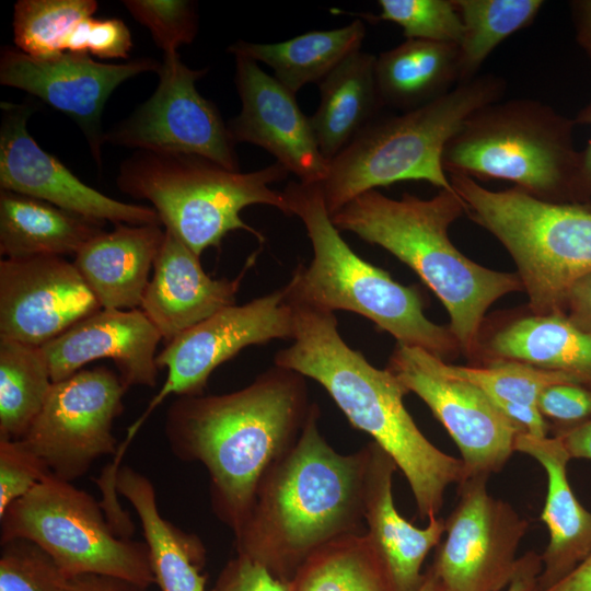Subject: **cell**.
<instances>
[{
  "instance_id": "obj_1",
  "label": "cell",
  "mask_w": 591,
  "mask_h": 591,
  "mask_svg": "<svg viewBox=\"0 0 591 591\" xmlns=\"http://www.w3.org/2000/svg\"><path fill=\"white\" fill-rule=\"evenodd\" d=\"M306 399L303 375L275 364L236 392L179 396L170 406L171 450L206 466L215 510L235 534L263 478L302 430L311 408Z\"/></svg>"
},
{
  "instance_id": "obj_2",
  "label": "cell",
  "mask_w": 591,
  "mask_h": 591,
  "mask_svg": "<svg viewBox=\"0 0 591 591\" xmlns=\"http://www.w3.org/2000/svg\"><path fill=\"white\" fill-rule=\"evenodd\" d=\"M289 300L293 343L275 355V364L320 383L349 422L370 434L402 471L419 517H438L448 487L465 478L462 460L424 436L403 403L405 387L345 343L334 312Z\"/></svg>"
},
{
  "instance_id": "obj_3",
  "label": "cell",
  "mask_w": 591,
  "mask_h": 591,
  "mask_svg": "<svg viewBox=\"0 0 591 591\" xmlns=\"http://www.w3.org/2000/svg\"><path fill=\"white\" fill-rule=\"evenodd\" d=\"M311 406L299 438L263 478L236 535L244 555L287 582L316 549L354 533L363 515L367 449L335 452Z\"/></svg>"
},
{
  "instance_id": "obj_4",
  "label": "cell",
  "mask_w": 591,
  "mask_h": 591,
  "mask_svg": "<svg viewBox=\"0 0 591 591\" xmlns=\"http://www.w3.org/2000/svg\"><path fill=\"white\" fill-rule=\"evenodd\" d=\"M465 213L454 189L429 199L405 193L401 199L368 190L331 216L338 230L379 245L409 266L447 309L459 346H475L487 309L521 290L518 275L480 266L463 255L449 237L450 225Z\"/></svg>"
},
{
  "instance_id": "obj_5",
  "label": "cell",
  "mask_w": 591,
  "mask_h": 591,
  "mask_svg": "<svg viewBox=\"0 0 591 591\" xmlns=\"http://www.w3.org/2000/svg\"><path fill=\"white\" fill-rule=\"evenodd\" d=\"M283 194L313 250L310 265L297 266L285 285L290 299L331 312L360 314L398 345L421 348L441 359L454 351L459 344L450 328L426 317L417 288L394 281L349 247L332 222L320 184L290 182Z\"/></svg>"
},
{
  "instance_id": "obj_6",
  "label": "cell",
  "mask_w": 591,
  "mask_h": 591,
  "mask_svg": "<svg viewBox=\"0 0 591 591\" xmlns=\"http://www.w3.org/2000/svg\"><path fill=\"white\" fill-rule=\"evenodd\" d=\"M576 123L534 99L497 101L471 114L447 143V174L513 183L552 202L590 204L580 176Z\"/></svg>"
},
{
  "instance_id": "obj_7",
  "label": "cell",
  "mask_w": 591,
  "mask_h": 591,
  "mask_svg": "<svg viewBox=\"0 0 591 591\" xmlns=\"http://www.w3.org/2000/svg\"><path fill=\"white\" fill-rule=\"evenodd\" d=\"M506 89L502 77L484 73L421 107L371 121L328 162L320 185L329 216L357 196L396 182L453 189L442 165L447 143L471 114L502 100Z\"/></svg>"
},
{
  "instance_id": "obj_8",
  "label": "cell",
  "mask_w": 591,
  "mask_h": 591,
  "mask_svg": "<svg viewBox=\"0 0 591 591\" xmlns=\"http://www.w3.org/2000/svg\"><path fill=\"white\" fill-rule=\"evenodd\" d=\"M287 176L278 162L243 173L198 155L136 150L120 164L116 184L124 194L148 200L162 225L200 256L208 247L219 248L222 239L237 229L264 241L240 216L251 205L271 206L291 216L283 192L271 188Z\"/></svg>"
},
{
  "instance_id": "obj_9",
  "label": "cell",
  "mask_w": 591,
  "mask_h": 591,
  "mask_svg": "<svg viewBox=\"0 0 591 591\" xmlns=\"http://www.w3.org/2000/svg\"><path fill=\"white\" fill-rule=\"evenodd\" d=\"M465 213L512 256L535 315L565 314L569 290L591 273V202H552L517 187L490 190L449 174Z\"/></svg>"
},
{
  "instance_id": "obj_10",
  "label": "cell",
  "mask_w": 591,
  "mask_h": 591,
  "mask_svg": "<svg viewBox=\"0 0 591 591\" xmlns=\"http://www.w3.org/2000/svg\"><path fill=\"white\" fill-rule=\"evenodd\" d=\"M103 510L86 491L51 475L0 515L1 542H34L67 578L93 573L144 589L155 584L146 542L120 536Z\"/></svg>"
},
{
  "instance_id": "obj_11",
  "label": "cell",
  "mask_w": 591,
  "mask_h": 591,
  "mask_svg": "<svg viewBox=\"0 0 591 591\" xmlns=\"http://www.w3.org/2000/svg\"><path fill=\"white\" fill-rule=\"evenodd\" d=\"M293 309L286 287L242 305L225 306L189 328L157 356L166 368L165 382L130 425L114 460L120 462L129 443L152 412L170 395H201L212 371L251 345L293 339Z\"/></svg>"
},
{
  "instance_id": "obj_12",
  "label": "cell",
  "mask_w": 591,
  "mask_h": 591,
  "mask_svg": "<svg viewBox=\"0 0 591 591\" xmlns=\"http://www.w3.org/2000/svg\"><path fill=\"white\" fill-rule=\"evenodd\" d=\"M128 386L106 367L80 370L53 383L45 404L20 441L49 468L72 483L99 457L115 455L113 422Z\"/></svg>"
},
{
  "instance_id": "obj_13",
  "label": "cell",
  "mask_w": 591,
  "mask_h": 591,
  "mask_svg": "<svg viewBox=\"0 0 591 591\" xmlns=\"http://www.w3.org/2000/svg\"><path fill=\"white\" fill-rule=\"evenodd\" d=\"M207 69L187 67L177 53L164 55L152 95L104 134V142L136 150L198 155L231 171L239 160L228 124L195 82Z\"/></svg>"
},
{
  "instance_id": "obj_14",
  "label": "cell",
  "mask_w": 591,
  "mask_h": 591,
  "mask_svg": "<svg viewBox=\"0 0 591 591\" xmlns=\"http://www.w3.org/2000/svg\"><path fill=\"white\" fill-rule=\"evenodd\" d=\"M488 476L465 477L430 568L447 591H501L517 566L529 522L487 491Z\"/></svg>"
},
{
  "instance_id": "obj_15",
  "label": "cell",
  "mask_w": 591,
  "mask_h": 591,
  "mask_svg": "<svg viewBox=\"0 0 591 591\" xmlns=\"http://www.w3.org/2000/svg\"><path fill=\"white\" fill-rule=\"evenodd\" d=\"M437 356L398 345L390 370L408 392L419 396L443 425L460 450L465 477L500 472L524 432L506 417L478 386L445 374Z\"/></svg>"
},
{
  "instance_id": "obj_16",
  "label": "cell",
  "mask_w": 591,
  "mask_h": 591,
  "mask_svg": "<svg viewBox=\"0 0 591 591\" xmlns=\"http://www.w3.org/2000/svg\"><path fill=\"white\" fill-rule=\"evenodd\" d=\"M160 63L139 58L124 63H103L89 54L61 53L49 57L30 56L15 46L0 55V83L25 91L66 114L82 130L95 163L102 166V113L113 91Z\"/></svg>"
},
{
  "instance_id": "obj_17",
  "label": "cell",
  "mask_w": 591,
  "mask_h": 591,
  "mask_svg": "<svg viewBox=\"0 0 591 591\" xmlns=\"http://www.w3.org/2000/svg\"><path fill=\"white\" fill-rule=\"evenodd\" d=\"M1 109V189L42 199L70 212L115 225H162L153 207L123 202L102 194L44 151L26 127L35 109L32 104L2 102Z\"/></svg>"
},
{
  "instance_id": "obj_18",
  "label": "cell",
  "mask_w": 591,
  "mask_h": 591,
  "mask_svg": "<svg viewBox=\"0 0 591 591\" xmlns=\"http://www.w3.org/2000/svg\"><path fill=\"white\" fill-rule=\"evenodd\" d=\"M100 310L73 262L63 256L0 262V336L42 347Z\"/></svg>"
},
{
  "instance_id": "obj_19",
  "label": "cell",
  "mask_w": 591,
  "mask_h": 591,
  "mask_svg": "<svg viewBox=\"0 0 591 591\" xmlns=\"http://www.w3.org/2000/svg\"><path fill=\"white\" fill-rule=\"evenodd\" d=\"M235 85L241 112L228 123L236 143L248 142L274 155L299 182L321 184L328 161L321 154L310 117L300 109L296 94L253 59L235 56Z\"/></svg>"
},
{
  "instance_id": "obj_20",
  "label": "cell",
  "mask_w": 591,
  "mask_h": 591,
  "mask_svg": "<svg viewBox=\"0 0 591 591\" xmlns=\"http://www.w3.org/2000/svg\"><path fill=\"white\" fill-rule=\"evenodd\" d=\"M158 328L139 309H102L42 346L54 383L82 370L86 363L108 358L130 387L157 384Z\"/></svg>"
},
{
  "instance_id": "obj_21",
  "label": "cell",
  "mask_w": 591,
  "mask_h": 591,
  "mask_svg": "<svg viewBox=\"0 0 591 591\" xmlns=\"http://www.w3.org/2000/svg\"><path fill=\"white\" fill-rule=\"evenodd\" d=\"M164 229V240L140 310L167 345L219 310L235 304L236 293L255 254L235 278L215 279L205 273L199 256L174 232Z\"/></svg>"
},
{
  "instance_id": "obj_22",
  "label": "cell",
  "mask_w": 591,
  "mask_h": 591,
  "mask_svg": "<svg viewBox=\"0 0 591 591\" xmlns=\"http://www.w3.org/2000/svg\"><path fill=\"white\" fill-rule=\"evenodd\" d=\"M363 515L368 535L384 563L396 591H418L428 553L444 534L445 523L439 517L417 528L403 518L394 505L393 474L395 462L375 443L367 448Z\"/></svg>"
},
{
  "instance_id": "obj_23",
  "label": "cell",
  "mask_w": 591,
  "mask_h": 591,
  "mask_svg": "<svg viewBox=\"0 0 591 591\" xmlns=\"http://www.w3.org/2000/svg\"><path fill=\"white\" fill-rule=\"evenodd\" d=\"M513 449L538 462L547 477L541 520L549 540L541 554L538 577V589L544 591L567 577L591 553V512L572 490L567 472L571 459L558 437L520 432Z\"/></svg>"
},
{
  "instance_id": "obj_24",
  "label": "cell",
  "mask_w": 591,
  "mask_h": 591,
  "mask_svg": "<svg viewBox=\"0 0 591 591\" xmlns=\"http://www.w3.org/2000/svg\"><path fill=\"white\" fill-rule=\"evenodd\" d=\"M164 234L161 225L120 223L93 237L74 255V266L102 309L141 305Z\"/></svg>"
},
{
  "instance_id": "obj_25",
  "label": "cell",
  "mask_w": 591,
  "mask_h": 591,
  "mask_svg": "<svg viewBox=\"0 0 591 591\" xmlns=\"http://www.w3.org/2000/svg\"><path fill=\"white\" fill-rule=\"evenodd\" d=\"M117 494L136 510L148 546L151 570L161 591H206L200 573L205 549L200 541L164 519L151 480L129 466L115 478Z\"/></svg>"
},
{
  "instance_id": "obj_26",
  "label": "cell",
  "mask_w": 591,
  "mask_h": 591,
  "mask_svg": "<svg viewBox=\"0 0 591 591\" xmlns=\"http://www.w3.org/2000/svg\"><path fill=\"white\" fill-rule=\"evenodd\" d=\"M375 60V56L359 50L317 83L320 104L310 123L317 148L328 162L385 107L376 85Z\"/></svg>"
},
{
  "instance_id": "obj_27",
  "label": "cell",
  "mask_w": 591,
  "mask_h": 591,
  "mask_svg": "<svg viewBox=\"0 0 591 591\" xmlns=\"http://www.w3.org/2000/svg\"><path fill=\"white\" fill-rule=\"evenodd\" d=\"M103 221L0 189V253L5 258L76 255L104 232Z\"/></svg>"
},
{
  "instance_id": "obj_28",
  "label": "cell",
  "mask_w": 591,
  "mask_h": 591,
  "mask_svg": "<svg viewBox=\"0 0 591 591\" xmlns=\"http://www.w3.org/2000/svg\"><path fill=\"white\" fill-rule=\"evenodd\" d=\"M375 80L385 107H421L459 84L457 45L406 39L376 57Z\"/></svg>"
},
{
  "instance_id": "obj_29",
  "label": "cell",
  "mask_w": 591,
  "mask_h": 591,
  "mask_svg": "<svg viewBox=\"0 0 591 591\" xmlns=\"http://www.w3.org/2000/svg\"><path fill=\"white\" fill-rule=\"evenodd\" d=\"M490 348L501 359L566 373L591 390V333L566 314L518 320L494 336Z\"/></svg>"
},
{
  "instance_id": "obj_30",
  "label": "cell",
  "mask_w": 591,
  "mask_h": 591,
  "mask_svg": "<svg viewBox=\"0 0 591 591\" xmlns=\"http://www.w3.org/2000/svg\"><path fill=\"white\" fill-rule=\"evenodd\" d=\"M364 37L363 21L355 20L344 27L310 31L274 44L237 40L228 50L269 66L274 77L297 94L304 85L318 83L347 57L359 51Z\"/></svg>"
},
{
  "instance_id": "obj_31",
  "label": "cell",
  "mask_w": 591,
  "mask_h": 591,
  "mask_svg": "<svg viewBox=\"0 0 591 591\" xmlns=\"http://www.w3.org/2000/svg\"><path fill=\"white\" fill-rule=\"evenodd\" d=\"M289 591H396L368 534L343 535L312 553Z\"/></svg>"
},
{
  "instance_id": "obj_32",
  "label": "cell",
  "mask_w": 591,
  "mask_h": 591,
  "mask_svg": "<svg viewBox=\"0 0 591 591\" xmlns=\"http://www.w3.org/2000/svg\"><path fill=\"white\" fill-rule=\"evenodd\" d=\"M53 383L42 347L0 336V439L24 437Z\"/></svg>"
},
{
  "instance_id": "obj_33",
  "label": "cell",
  "mask_w": 591,
  "mask_h": 591,
  "mask_svg": "<svg viewBox=\"0 0 591 591\" xmlns=\"http://www.w3.org/2000/svg\"><path fill=\"white\" fill-rule=\"evenodd\" d=\"M463 33L459 49V83L479 76L488 56L512 34L530 26L543 0H453Z\"/></svg>"
},
{
  "instance_id": "obj_34",
  "label": "cell",
  "mask_w": 591,
  "mask_h": 591,
  "mask_svg": "<svg viewBox=\"0 0 591 591\" xmlns=\"http://www.w3.org/2000/svg\"><path fill=\"white\" fill-rule=\"evenodd\" d=\"M97 7L94 0H19L13 9L14 45L34 57L65 53L69 35Z\"/></svg>"
},
{
  "instance_id": "obj_35",
  "label": "cell",
  "mask_w": 591,
  "mask_h": 591,
  "mask_svg": "<svg viewBox=\"0 0 591 591\" xmlns=\"http://www.w3.org/2000/svg\"><path fill=\"white\" fill-rule=\"evenodd\" d=\"M438 366L445 374L478 386L490 399L512 404L537 406V399L546 387L578 383L566 373L515 360L502 359L488 367L474 368L450 364L438 358Z\"/></svg>"
},
{
  "instance_id": "obj_36",
  "label": "cell",
  "mask_w": 591,
  "mask_h": 591,
  "mask_svg": "<svg viewBox=\"0 0 591 591\" xmlns=\"http://www.w3.org/2000/svg\"><path fill=\"white\" fill-rule=\"evenodd\" d=\"M378 16H361L395 23L406 39L459 44L463 33L453 0H379Z\"/></svg>"
},
{
  "instance_id": "obj_37",
  "label": "cell",
  "mask_w": 591,
  "mask_h": 591,
  "mask_svg": "<svg viewBox=\"0 0 591 591\" xmlns=\"http://www.w3.org/2000/svg\"><path fill=\"white\" fill-rule=\"evenodd\" d=\"M66 579L54 559L34 542H1L0 591H62Z\"/></svg>"
},
{
  "instance_id": "obj_38",
  "label": "cell",
  "mask_w": 591,
  "mask_h": 591,
  "mask_svg": "<svg viewBox=\"0 0 591 591\" xmlns=\"http://www.w3.org/2000/svg\"><path fill=\"white\" fill-rule=\"evenodd\" d=\"M126 9L146 26L164 55L194 40L198 30L196 3L187 0H125Z\"/></svg>"
},
{
  "instance_id": "obj_39",
  "label": "cell",
  "mask_w": 591,
  "mask_h": 591,
  "mask_svg": "<svg viewBox=\"0 0 591 591\" xmlns=\"http://www.w3.org/2000/svg\"><path fill=\"white\" fill-rule=\"evenodd\" d=\"M51 475L47 465L20 440L0 439V515Z\"/></svg>"
},
{
  "instance_id": "obj_40",
  "label": "cell",
  "mask_w": 591,
  "mask_h": 591,
  "mask_svg": "<svg viewBox=\"0 0 591 591\" xmlns=\"http://www.w3.org/2000/svg\"><path fill=\"white\" fill-rule=\"evenodd\" d=\"M132 47L131 34L119 19L97 20L93 16L80 22L67 38L63 50L91 54L99 58H128Z\"/></svg>"
},
{
  "instance_id": "obj_41",
  "label": "cell",
  "mask_w": 591,
  "mask_h": 591,
  "mask_svg": "<svg viewBox=\"0 0 591 591\" xmlns=\"http://www.w3.org/2000/svg\"><path fill=\"white\" fill-rule=\"evenodd\" d=\"M537 408L558 425L557 431L569 429L591 418V390L578 383L551 385L541 393Z\"/></svg>"
},
{
  "instance_id": "obj_42",
  "label": "cell",
  "mask_w": 591,
  "mask_h": 591,
  "mask_svg": "<svg viewBox=\"0 0 591 591\" xmlns=\"http://www.w3.org/2000/svg\"><path fill=\"white\" fill-rule=\"evenodd\" d=\"M210 591H289L288 583L262 564L237 555L227 564Z\"/></svg>"
},
{
  "instance_id": "obj_43",
  "label": "cell",
  "mask_w": 591,
  "mask_h": 591,
  "mask_svg": "<svg viewBox=\"0 0 591 591\" xmlns=\"http://www.w3.org/2000/svg\"><path fill=\"white\" fill-rule=\"evenodd\" d=\"M565 314L576 325L591 333V273L579 279L569 290Z\"/></svg>"
},
{
  "instance_id": "obj_44",
  "label": "cell",
  "mask_w": 591,
  "mask_h": 591,
  "mask_svg": "<svg viewBox=\"0 0 591 591\" xmlns=\"http://www.w3.org/2000/svg\"><path fill=\"white\" fill-rule=\"evenodd\" d=\"M132 582L103 575H80L67 578L62 591H146Z\"/></svg>"
},
{
  "instance_id": "obj_45",
  "label": "cell",
  "mask_w": 591,
  "mask_h": 591,
  "mask_svg": "<svg viewBox=\"0 0 591 591\" xmlns=\"http://www.w3.org/2000/svg\"><path fill=\"white\" fill-rule=\"evenodd\" d=\"M541 571V555L534 551L526 552L518 558L514 573L506 591H540Z\"/></svg>"
},
{
  "instance_id": "obj_46",
  "label": "cell",
  "mask_w": 591,
  "mask_h": 591,
  "mask_svg": "<svg viewBox=\"0 0 591 591\" xmlns=\"http://www.w3.org/2000/svg\"><path fill=\"white\" fill-rule=\"evenodd\" d=\"M570 459L591 460V418L569 429L556 431Z\"/></svg>"
},
{
  "instance_id": "obj_47",
  "label": "cell",
  "mask_w": 591,
  "mask_h": 591,
  "mask_svg": "<svg viewBox=\"0 0 591 591\" xmlns=\"http://www.w3.org/2000/svg\"><path fill=\"white\" fill-rule=\"evenodd\" d=\"M577 44L591 61V0L569 2Z\"/></svg>"
},
{
  "instance_id": "obj_48",
  "label": "cell",
  "mask_w": 591,
  "mask_h": 591,
  "mask_svg": "<svg viewBox=\"0 0 591 591\" xmlns=\"http://www.w3.org/2000/svg\"><path fill=\"white\" fill-rule=\"evenodd\" d=\"M544 591H591V553L567 577Z\"/></svg>"
},
{
  "instance_id": "obj_49",
  "label": "cell",
  "mask_w": 591,
  "mask_h": 591,
  "mask_svg": "<svg viewBox=\"0 0 591 591\" xmlns=\"http://www.w3.org/2000/svg\"><path fill=\"white\" fill-rule=\"evenodd\" d=\"M573 120L576 125H586L591 129V102L580 109ZM580 176L583 189L591 199V137L584 149L580 151Z\"/></svg>"
},
{
  "instance_id": "obj_50",
  "label": "cell",
  "mask_w": 591,
  "mask_h": 591,
  "mask_svg": "<svg viewBox=\"0 0 591 591\" xmlns=\"http://www.w3.org/2000/svg\"><path fill=\"white\" fill-rule=\"evenodd\" d=\"M418 591H447L441 581L438 579V577L434 575V572L429 567L427 571H425V577L422 580V583Z\"/></svg>"
}]
</instances>
